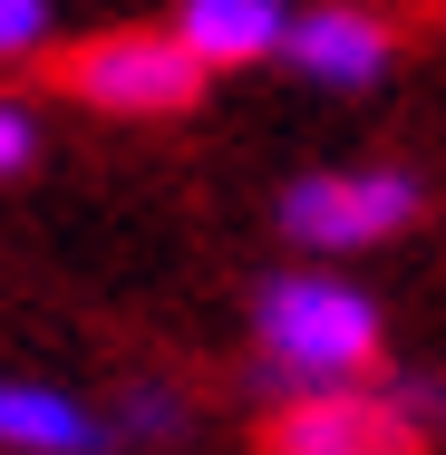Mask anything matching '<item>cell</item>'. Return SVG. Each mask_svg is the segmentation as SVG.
Masks as SVG:
<instances>
[{"mask_svg": "<svg viewBox=\"0 0 446 455\" xmlns=\"http://www.w3.org/2000/svg\"><path fill=\"white\" fill-rule=\"evenodd\" d=\"M175 39L204 68H253L272 49H291V10H281V0H184Z\"/></svg>", "mask_w": 446, "mask_h": 455, "instance_id": "6", "label": "cell"}, {"mask_svg": "<svg viewBox=\"0 0 446 455\" xmlns=\"http://www.w3.org/2000/svg\"><path fill=\"white\" fill-rule=\"evenodd\" d=\"M291 68H311L320 88H369L378 68H388V29L369 20V10H301L291 20Z\"/></svg>", "mask_w": 446, "mask_h": 455, "instance_id": "5", "label": "cell"}, {"mask_svg": "<svg viewBox=\"0 0 446 455\" xmlns=\"http://www.w3.org/2000/svg\"><path fill=\"white\" fill-rule=\"evenodd\" d=\"M49 39V0H0V59H29Z\"/></svg>", "mask_w": 446, "mask_h": 455, "instance_id": "8", "label": "cell"}, {"mask_svg": "<svg viewBox=\"0 0 446 455\" xmlns=\"http://www.w3.org/2000/svg\"><path fill=\"white\" fill-rule=\"evenodd\" d=\"M29 146H39V136H29V116L0 97V175H20V165H29Z\"/></svg>", "mask_w": 446, "mask_h": 455, "instance_id": "9", "label": "cell"}, {"mask_svg": "<svg viewBox=\"0 0 446 455\" xmlns=\"http://www.w3.org/2000/svg\"><path fill=\"white\" fill-rule=\"evenodd\" d=\"M272 455H418V417L369 387H311L301 407H281Z\"/></svg>", "mask_w": 446, "mask_h": 455, "instance_id": "4", "label": "cell"}, {"mask_svg": "<svg viewBox=\"0 0 446 455\" xmlns=\"http://www.w3.org/2000/svg\"><path fill=\"white\" fill-rule=\"evenodd\" d=\"M69 88L88 97V107H107V116H175L204 88V59L184 49L175 29H117V39H88L78 49Z\"/></svg>", "mask_w": 446, "mask_h": 455, "instance_id": "2", "label": "cell"}, {"mask_svg": "<svg viewBox=\"0 0 446 455\" xmlns=\"http://www.w3.org/2000/svg\"><path fill=\"white\" fill-rule=\"evenodd\" d=\"M97 427L69 387H39V378H0V446L20 455H97Z\"/></svg>", "mask_w": 446, "mask_h": 455, "instance_id": "7", "label": "cell"}, {"mask_svg": "<svg viewBox=\"0 0 446 455\" xmlns=\"http://www.w3.org/2000/svg\"><path fill=\"white\" fill-rule=\"evenodd\" d=\"M398 223H418V184L408 175H301L281 194V233L311 243V252H359V243H388Z\"/></svg>", "mask_w": 446, "mask_h": 455, "instance_id": "3", "label": "cell"}, {"mask_svg": "<svg viewBox=\"0 0 446 455\" xmlns=\"http://www.w3.org/2000/svg\"><path fill=\"white\" fill-rule=\"evenodd\" d=\"M126 427H136V436H175V407H166V397H126Z\"/></svg>", "mask_w": 446, "mask_h": 455, "instance_id": "10", "label": "cell"}, {"mask_svg": "<svg viewBox=\"0 0 446 455\" xmlns=\"http://www.w3.org/2000/svg\"><path fill=\"white\" fill-rule=\"evenodd\" d=\"M369 349H378V310L359 300L350 281H272L263 291V359L291 368L301 387H340L350 368H369Z\"/></svg>", "mask_w": 446, "mask_h": 455, "instance_id": "1", "label": "cell"}]
</instances>
